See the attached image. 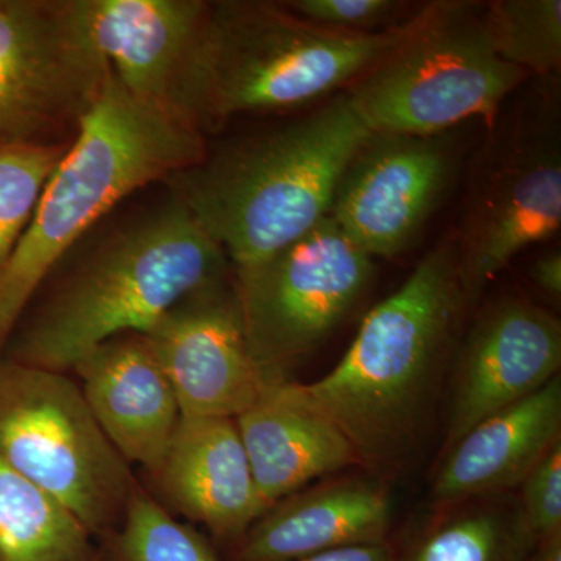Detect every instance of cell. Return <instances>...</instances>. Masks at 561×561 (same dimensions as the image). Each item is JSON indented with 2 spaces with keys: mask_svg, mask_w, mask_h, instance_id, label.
Returning a JSON list of instances; mask_svg holds the SVG:
<instances>
[{
  "mask_svg": "<svg viewBox=\"0 0 561 561\" xmlns=\"http://www.w3.org/2000/svg\"><path fill=\"white\" fill-rule=\"evenodd\" d=\"M465 309L457 242L438 243L368 312L328 375L287 390L334 424L357 460L397 463L415 446Z\"/></svg>",
  "mask_w": 561,
  "mask_h": 561,
  "instance_id": "6da1fadb",
  "label": "cell"
},
{
  "mask_svg": "<svg viewBox=\"0 0 561 561\" xmlns=\"http://www.w3.org/2000/svg\"><path fill=\"white\" fill-rule=\"evenodd\" d=\"M423 9L383 31L348 33L305 21L283 3L209 2L176 114L206 135L232 117L284 113L346 90L415 32Z\"/></svg>",
  "mask_w": 561,
  "mask_h": 561,
  "instance_id": "7a4b0ae2",
  "label": "cell"
},
{
  "mask_svg": "<svg viewBox=\"0 0 561 561\" xmlns=\"http://www.w3.org/2000/svg\"><path fill=\"white\" fill-rule=\"evenodd\" d=\"M206 154L201 130L133 98L110 69L0 276V350L41 284L84 232L135 192L190 171Z\"/></svg>",
  "mask_w": 561,
  "mask_h": 561,
  "instance_id": "3957f363",
  "label": "cell"
},
{
  "mask_svg": "<svg viewBox=\"0 0 561 561\" xmlns=\"http://www.w3.org/2000/svg\"><path fill=\"white\" fill-rule=\"evenodd\" d=\"M371 135L343 92L300 119L208 151L169 183L242 271L330 216L346 165Z\"/></svg>",
  "mask_w": 561,
  "mask_h": 561,
  "instance_id": "277c9868",
  "label": "cell"
},
{
  "mask_svg": "<svg viewBox=\"0 0 561 561\" xmlns=\"http://www.w3.org/2000/svg\"><path fill=\"white\" fill-rule=\"evenodd\" d=\"M227 264L219 243L172 195L90 254L11 332L0 357L51 371L73 368L111 339L147 334L181 300L221 283Z\"/></svg>",
  "mask_w": 561,
  "mask_h": 561,
  "instance_id": "5b68a950",
  "label": "cell"
},
{
  "mask_svg": "<svg viewBox=\"0 0 561 561\" xmlns=\"http://www.w3.org/2000/svg\"><path fill=\"white\" fill-rule=\"evenodd\" d=\"M472 5L427 3L415 32L346 88L373 135L430 138L472 117L494 127L530 76L494 54Z\"/></svg>",
  "mask_w": 561,
  "mask_h": 561,
  "instance_id": "8992f818",
  "label": "cell"
},
{
  "mask_svg": "<svg viewBox=\"0 0 561 561\" xmlns=\"http://www.w3.org/2000/svg\"><path fill=\"white\" fill-rule=\"evenodd\" d=\"M0 459L90 531L127 507L128 461L111 445L77 383L61 371L0 357Z\"/></svg>",
  "mask_w": 561,
  "mask_h": 561,
  "instance_id": "52a82bcc",
  "label": "cell"
},
{
  "mask_svg": "<svg viewBox=\"0 0 561 561\" xmlns=\"http://www.w3.org/2000/svg\"><path fill=\"white\" fill-rule=\"evenodd\" d=\"M373 257L331 216L271 257L236 271L251 357L268 382L316 350L353 311L373 278Z\"/></svg>",
  "mask_w": 561,
  "mask_h": 561,
  "instance_id": "ba28073f",
  "label": "cell"
},
{
  "mask_svg": "<svg viewBox=\"0 0 561 561\" xmlns=\"http://www.w3.org/2000/svg\"><path fill=\"white\" fill-rule=\"evenodd\" d=\"M108 76L81 0H0V147L70 142Z\"/></svg>",
  "mask_w": 561,
  "mask_h": 561,
  "instance_id": "9c48e42d",
  "label": "cell"
},
{
  "mask_svg": "<svg viewBox=\"0 0 561 561\" xmlns=\"http://www.w3.org/2000/svg\"><path fill=\"white\" fill-rule=\"evenodd\" d=\"M457 239L465 302L522 251L553 238L561 227V144L556 108L526 110L483 158Z\"/></svg>",
  "mask_w": 561,
  "mask_h": 561,
  "instance_id": "30bf717a",
  "label": "cell"
},
{
  "mask_svg": "<svg viewBox=\"0 0 561 561\" xmlns=\"http://www.w3.org/2000/svg\"><path fill=\"white\" fill-rule=\"evenodd\" d=\"M454 162L442 136L371 135L346 165L330 216L373 260L398 256L440 205Z\"/></svg>",
  "mask_w": 561,
  "mask_h": 561,
  "instance_id": "8fae6325",
  "label": "cell"
},
{
  "mask_svg": "<svg viewBox=\"0 0 561 561\" xmlns=\"http://www.w3.org/2000/svg\"><path fill=\"white\" fill-rule=\"evenodd\" d=\"M181 419H238L268 381L251 357L236 290L225 280L194 291L147 334Z\"/></svg>",
  "mask_w": 561,
  "mask_h": 561,
  "instance_id": "7c38bea8",
  "label": "cell"
},
{
  "mask_svg": "<svg viewBox=\"0 0 561 561\" xmlns=\"http://www.w3.org/2000/svg\"><path fill=\"white\" fill-rule=\"evenodd\" d=\"M561 324L523 298L479 317L461 346L448 421V448L476 424L526 400L560 376Z\"/></svg>",
  "mask_w": 561,
  "mask_h": 561,
  "instance_id": "4fadbf2b",
  "label": "cell"
},
{
  "mask_svg": "<svg viewBox=\"0 0 561 561\" xmlns=\"http://www.w3.org/2000/svg\"><path fill=\"white\" fill-rule=\"evenodd\" d=\"M73 368L83 381L81 393L111 445L125 460L157 474L181 413L146 335L111 339Z\"/></svg>",
  "mask_w": 561,
  "mask_h": 561,
  "instance_id": "5bb4252c",
  "label": "cell"
},
{
  "mask_svg": "<svg viewBox=\"0 0 561 561\" xmlns=\"http://www.w3.org/2000/svg\"><path fill=\"white\" fill-rule=\"evenodd\" d=\"M203 0H81L95 50L133 98L176 114L181 77L205 21ZM179 116V114H176Z\"/></svg>",
  "mask_w": 561,
  "mask_h": 561,
  "instance_id": "9a60e30c",
  "label": "cell"
},
{
  "mask_svg": "<svg viewBox=\"0 0 561 561\" xmlns=\"http://www.w3.org/2000/svg\"><path fill=\"white\" fill-rule=\"evenodd\" d=\"M154 476L183 515L219 537L249 530L267 511L232 419H181Z\"/></svg>",
  "mask_w": 561,
  "mask_h": 561,
  "instance_id": "2e32d148",
  "label": "cell"
},
{
  "mask_svg": "<svg viewBox=\"0 0 561 561\" xmlns=\"http://www.w3.org/2000/svg\"><path fill=\"white\" fill-rule=\"evenodd\" d=\"M561 442V379L476 424L449 446L432 496L454 504L522 485Z\"/></svg>",
  "mask_w": 561,
  "mask_h": 561,
  "instance_id": "e0dca14e",
  "label": "cell"
},
{
  "mask_svg": "<svg viewBox=\"0 0 561 561\" xmlns=\"http://www.w3.org/2000/svg\"><path fill=\"white\" fill-rule=\"evenodd\" d=\"M236 424L267 508L306 483L359 463L345 435L295 400L286 381L268 382Z\"/></svg>",
  "mask_w": 561,
  "mask_h": 561,
  "instance_id": "ac0fdd59",
  "label": "cell"
},
{
  "mask_svg": "<svg viewBox=\"0 0 561 561\" xmlns=\"http://www.w3.org/2000/svg\"><path fill=\"white\" fill-rule=\"evenodd\" d=\"M389 497L341 482L286 497L250 527L239 561H295L351 546L379 545L390 526Z\"/></svg>",
  "mask_w": 561,
  "mask_h": 561,
  "instance_id": "d6986e66",
  "label": "cell"
},
{
  "mask_svg": "<svg viewBox=\"0 0 561 561\" xmlns=\"http://www.w3.org/2000/svg\"><path fill=\"white\" fill-rule=\"evenodd\" d=\"M90 531L0 459V561H88Z\"/></svg>",
  "mask_w": 561,
  "mask_h": 561,
  "instance_id": "ffe728a7",
  "label": "cell"
},
{
  "mask_svg": "<svg viewBox=\"0 0 561 561\" xmlns=\"http://www.w3.org/2000/svg\"><path fill=\"white\" fill-rule=\"evenodd\" d=\"M483 32L502 61L548 77L561 65L560 0H494L481 9Z\"/></svg>",
  "mask_w": 561,
  "mask_h": 561,
  "instance_id": "44dd1931",
  "label": "cell"
},
{
  "mask_svg": "<svg viewBox=\"0 0 561 561\" xmlns=\"http://www.w3.org/2000/svg\"><path fill=\"white\" fill-rule=\"evenodd\" d=\"M68 144L0 147V276Z\"/></svg>",
  "mask_w": 561,
  "mask_h": 561,
  "instance_id": "7402d4cb",
  "label": "cell"
},
{
  "mask_svg": "<svg viewBox=\"0 0 561 561\" xmlns=\"http://www.w3.org/2000/svg\"><path fill=\"white\" fill-rule=\"evenodd\" d=\"M124 516L114 561H217L197 531L176 522L136 486Z\"/></svg>",
  "mask_w": 561,
  "mask_h": 561,
  "instance_id": "603a6c76",
  "label": "cell"
},
{
  "mask_svg": "<svg viewBox=\"0 0 561 561\" xmlns=\"http://www.w3.org/2000/svg\"><path fill=\"white\" fill-rule=\"evenodd\" d=\"M504 531L496 513L472 512L434 531L415 561H496Z\"/></svg>",
  "mask_w": 561,
  "mask_h": 561,
  "instance_id": "cb8c5ba5",
  "label": "cell"
},
{
  "mask_svg": "<svg viewBox=\"0 0 561 561\" xmlns=\"http://www.w3.org/2000/svg\"><path fill=\"white\" fill-rule=\"evenodd\" d=\"M524 531L542 545L561 538V442L546 454L522 482Z\"/></svg>",
  "mask_w": 561,
  "mask_h": 561,
  "instance_id": "d4e9b609",
  "label": "cell"
},
{
  "mask_svg": "<svg viewBox=\"0 0 561 561\" xmlns=\"http://www.w3.org/2000/svg\"><path fill=\"white\" fill-rule=\"evenodd\" d=\"M283 5L320 27L348 33L379 32L404 9L394 0H291Z\"/></svg>",
  "mask_w": 561,
  "mask_h": 561,
  "instance_id": "484cf974",
  "label": "cell"
},
{
  "mask_svg": "<svg viewBox=\"0 0 561 561\" xmlns=\"http://www.w3.org/2000/svg\"><path fill=\"white\" fill-rule=\"evenodd\" d=\"M530 276L538 289L545 291L546 295L559 300L561 297V253L560 251H551V253L542 254L531 265Z\"/></svg>",
  "mask_w": 561,
  "mask_h": 561,
  "instance_id": "4316f807",
  "label": "cell"
},
{
  "mask_svg": "<svg viewBox=\"0 0 561 561\" xmlns=\"http://www.w3.org/2000/svg\"><path fill=\"white\" fill-rule=\"evenodd\" d=\"M295 561H391L390 549L383 542L379 545L351 546L306 557Z\"/></svg>",
  "mask_w": 561,
  "mask_h": 561,
  "instance_id": "83f0119b",
  "label": "cell"
},
{
  "mask_svg": "<svg viewBox=\"0 0 561 561\" xmlns=\"http://www.w3.org/2000/svg\"><path fill=\"white\" fill-rule=\"evenodd\" d=\"M541 561H561V538L546 542Z\"/></svg>",
  "mask_w": 561,
  "mask_h": 561,
  "instance_id": "f1b7e54d",
  "label": "cell"
},
{
  "mask_svg": "<svg viewBox=\"0 0 561 561\" xmlns=\"http://www.w3.org/2000/svg\"><path fill=\"white\" fill-rule=\"evenodd\" d=\"M88 561H95V560L90 559V560H88Z\"/></svg>",
  "mask_w": 561,
  "mask_h": 561,
  "instance_id": "f546056e",
  "label": "cell"
}]
</instances>
